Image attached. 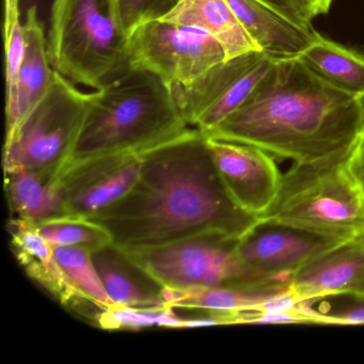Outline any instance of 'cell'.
<instances>
[{"instance_id":"obj_1","label":"cell","mask_w":364,"mask_h":364,"mask_svg":"<svg viewBox=\"0 0 364 364\" xmlns=\"http://www.w3.org/2000/svg\"><path fill=\"white\" fill-rule=\"evenodd\" d=\"M120 248H150L208 232L240 238L259 225L228 195L208 149L195 127L144 153L134 186L88 217Z\"/></svg>"},{"instance_id":"obj_16","label":"cell","mask_w":364,"mask_h":364,"mask_svg":"<svg viewBox=\"0 0 364 364\" xmlns=\"http://www.w3.org/2000/svg\"><path fill=\"white\" fill-rule=\"evenodd\" d=\"M112 306L136 309L170 308L164 287L114 244L92 253Z\"/></svg>"},{"instance_id":"obj_20","label":"cell","mask_w":364,"mask_h":364,"mask_svg":"<svg viewBox=\"0 0 364 364\" xmlns=\"http://www.w3.org/2000/svg\"><path fill=\"white\" fill-rule=\"evenodd\" d=\"M5 189L12 218L37 223L63 215L58 186L48 184L35 172L18 169L5 174Z\"/></svg>"},{"instance_id":"obj_23","label":"cell","mask_w":364,"mask_h":364,"mask_svg":"<svg viewBox=\"0 0 364 364\" xmlns=\"http://www.w3.org/2000/svg\"><path fill=\"white\" fill-rule=\"evenodd\" d=\"M55 257L74 287L102 309L112 306L93 262L92 252L78 247H53Z\"/></svg>"},{"instance_id":"obj_27","label":"cell","mask_w":364,"mask_h":364,"mask_svg":"<svg viewBox=\"0 0 364 364\" xmlns=\"http://www.w3.org/2000/svg\"><path fill=\"white\" fill-rule=\"evenodd\" d=\"M264 5L274 10L283 18L306 31H313L312 21L314 20L306 0H259Z\"/></svg>"},{"instance_id":"obj_11","label":"cell","mask_w":364,"mask_h":364,"mask_svg":"<svg viewBox=\"0 0 364 364\" xmlns=\"http://www.w3.org/2000/svg\"><path fill=\"white\" fill-rule=\"evenodd\" d=\"M206 141L219 178L234 203L253 216L265 212L276 197L282 176L269 153L210 136H206Z\"/></svg>"},{"instance_id":"obj_18","label":"cell","mask_w":364,"mask_h":364,"mask_svg":"<svg viewBox=\"0 0 364 364\" xmlns=\"http://www.w3.org/2000/svg\"><path fill=\"white\" fill-rule=\"evenodd\" d=\"M161 20L196 27L210 33L225 50V61L261 52L227 0H178L176 7Z\"/></svg>"},{"instance_id":"obj_3","label":"cell","mask_w":364,"mask_h":364,"mask_svg":"<svg viewBox=\"0 0 364 364\" xmlns=\"http://www.w3.org/2000/svg\"><path fill=\"white\" fill-rule=\"evenodd\" d=\"M189 129L168 85L150 72L127 68L97 90L67 167L105 155L144 152Z\"/></svg>"},{"instance_id":"obj_25","label":"cell","mask_w":364,"mask_h":364,"mask_svg":"<svg viewBox=\"0 0 364 364\" xmlns=\"http://www.w3.org/2000/svg\"><path fill=\"white\" fill-rule=\"evenodd\" d=\"M178 0H114L117 21L127 39L146 23L161 20Z\"/></svg>"},{"instance_id":"obj_29","label":"cell","mask_w":364,"mask_h":364,"mask_svg":"<svg viewBox=\"0 0 364 364\" xmlns=\"http://www.w3.org/2000/svg\"><path fill=\"white\" fill-rule=\"evenodd\" d=\"M357 300L350 306L326 313L330 325H364V299Z\"/></svg>"},{"instance_id":"obj_13","label":"cell","mask_w":364,"mask_h":364,"mask_svg":"<svg viewBox=\"0 0 364 364\" xmlns=\"http://www.w3.org/2000/svg\"><path fill=\"white\" fill-rule=\"evenodd\" d=\"M8 232L12 252L27 276L61 306L97 323L104 309L85 298L72 285L55 257L54 248L40 235L36 223L11 217Z\"/></svg>"},{"instance_id":"obj_30","label":"cell","mask_w":364,"mask_h":364,"mask_svg":"<svg viewBox=\"0 0 364 364\" xmlns=\"http://www.w3.org/2000/svg\"><path fill=\"white\" fill-rule=\"evenodd\" d=\"M20 0H4V31L20 18Z\"/></svg>"},{"instance_id":"obj_31","label":"cell","mask_w":364,"mask_h":364,"mask_svg":"<svg viewBox=\"0 0 364 364\" xmlns=\"http://www.w3.org/2000/svg\"><path fill=\"white\" fill-rule=\"evenodd\" d=\"M306 3L311 14L315 18L316 16L327 14L331 8L333 0H306Z\"/></svg>"},{"instance_id":"obj_28","label":"cell","mask_w":364,"mask_h":364,"mask_svg":"<svg viewBox=\"0 0 364 364\" xmlns=\"http://www.w3.org/2000/svg\"><path fill=\"white\" fill-rule=\"evenodd\" d=\"M363 112V124L346 161V170L364 198V95L358 97Z\"/></svg>"},{"instance_id":"obj_6","label":"cell","mask_w":364,"mask_h":364,"mask_svg":"<svg viewBox=\"0 0 364 364\" xmlns=\"http://www.w3.org/2000/svg\"><path fill=\"white\" fill-rule=\"evenodd\" d=\"M238 240L208 232L161 246L121 249L164 289H287L291 276L250 267L238 253Z\"/></svg>"},{"instance_id":"obj_17","label":"cell","mask_w":364,"mask_h":364,"mask_svg":"<svg viewBox=\"0 0 364 364\" xmlns=\"http://www.w3.org/2000/svg\"><path fill=\"white\" fill-rule=\"evenodd\" d=\"M227 3L261 52L276 58L299 56L316 33L299 28L259 0Z\"/></svg>"},{"instance_id":"obj_8","label":"cell","mask_w":364,"mask_h":364,"mask_svg":"<svg viewBox=\"0 0 364 364\" xmlns=\"http://www.w3.org/2000/svg\"><path fill=\"white\" fill-rule=\"evenodd\" d=\"M223 61L225 50L210 33L167 21L142 25L127 42L129 69L150 72L170 88L191 84Z\"/></svg>"},{"instance_id":"obj_9","label":"cell","mask_w":364,"mask_h":364,"mask_svg":"<svg viewBox=\"0 0 364 364\" xmlns=\"http://www.w3.org/2000/svg\"><path fill=\"white\" fill-rule=\"evenodd\" d=\"M274 57L250 53L223 61L187 86L171 88L189 127L208 134L233 114L272 69Z\"/></svg>"},{"instance_id":"obj_15","label":"cell","mask_w":364,"mask_h":364,"mask_svg":"<svg viewBox=\"0 0 364 364\" xmlns=\"http://www.w3.org/2000/svg\"><path fill=\"white\" fill-rule=\"evenodd\" d=\"M26 50L24 61L6 97V140L10 139L31 110L42 101L55 77L48 53V39L37 7L27 10L23 24Z\"/></svg>"},{"instance_id":"obj_10","label":"cell","mask_w":364,"mask_h":364,"mask_svg":"<svg viewBox=\"0 0 364 364\" xmlns=\"http://www.w3.org/2000/svg\"><path fill=\"white\" fill-rule=\"evenodd\" d=\"M144 152L105 155L68 166L56 182L63 215L92 217L127 195L139 176Z\"/></svg>"},{"instance_id":"obj_24","label":"cell","mask_w":364,"mask_h":364,"mask_svg":"<svg viewBox=\"0 0 364 364\" xmlns=\"http://www.w3.org/2000/svg\"><path fill=\"white\" fill-rule=\"evenodd\" d=\"M174 309H136L110 306L100 314L95 325L104 330H139L142 328H183L184 318Z\"/></svg>"},{"instance_id":"obj_22","label":"cell","mask_w":364,"mask_h":364,"mask_svg":"<svg viewBox=\"0 0 364 364\" xmlns=\"http://www.w3.org/2000/svg\"><path fill=\"white\" fill-rule=\"evenodd\" d=\"M36 227L52 247H78L93 253L114 244L109 232L88 217L59 215L39 221Z\"/></svg>"},{"instance_id":"obj_2","label":"cell","mask_w":364,"mask_h":364,"mask_svg":"<svg viewBox=\"0 0 364 364\" xmlns=\"http://www.w3.org/2000/svg\"><path fill=\"white\" fill-rule=\"evenodd\" d=\"M362 124L357 97L321 80L299 56L274 57L272 69L248 99L204 135L309 163L350 149Z\"/></svg>"},{"instance_id":"obj_7","label":"cell","mask_w":364,"mask_h":364,"mask_svg":"<svg viewBox=\"0 0 364 364\" xmlns=\"http://www.w3.org/2000/svg\"><path fill=\"white\" fill-rule=\"evenodd\" d=\"M95 92H84L55 71L46 97L4 146V171L35 172L48 184H56L69 164Z\"/></svg>"},{"instance_id":"obj_12","label":"cell","mask_w":364,"mask_h":364,"mask_svg":"<svg viewBox=\"0 0 364 364\" xmlns=\"http://www.w3.org/2000/svg\"><path fill=\"white\" fill-rule=\"evenodd\" d=\"M343 242L285 225L259 223L238 240L237 250L242 261L259 272L291 276Z\"/></svg>"},{"instance_id":"obj_5","label":"cell","mask_w":364,"mask_h":364,"mask_svg":"<svg viewBox=\"0 0 364 364\" xmlns=\"http://www.w3.org/2000/svg\"><path fill=\"white\" fill-rule=\"evenodd\" d=\"M127 39L114 0H54L48 53L50 65L70 82L100 90L127 65Z\"/></svg>"},{"instance_id":"obj_21","label":"cell","mask_w":364,"mask_h":364,"mask_svg":"<svg viewBox=\"0 0 364 364\" xmlns=\"http://www.w3.org/2000/svg\"><path fill=\"white\" fill-rule=\"evenodd\" d=\"M284 289L272 291L201 287L178 291L164 289V297L168 306L174 310L183 309L203 312H244L257 311L270 297Z\"/></svg>"},{"instance_id":"obj_26","label":"cell","mask_w":364,"mask_h":364,"mask_svg":"<svg viewBox=\"0 0 364 364\" xmlns=\"http://www.w3.org/2000/svg\"><path fill=\"white\" fill-rule=\"evenodd\" d=\"M6 52V86L14 84L18 71L24 61L26 42H25L24 29L21 18L14 21L7 31H4Z\"/></svg>"},{"instance_id":"obj_19","label":"cell","mask_w":364,"mask_h":364,"mask_svg":"<svg viewBox=\"0 0 364 364\" xmlns=\"http://www.w3.org/2000/svg\"><path fill=\"white\" fill-rule=\"evenodd\" d=\"M299 57L328 84L353 97H363L364 48L338 43L316 31Z\"/></svg>"},{"instance_id":"obj_4","label":"cell","mask_w":364,"mask_h":364,"mask_svg":"<svg viewBox=\"0 0 364 364\" xmlns=\"http://www.w3.org/2000/svg\"><path fill=\"white\" fill-rule=\"evenodd\" d=\"M351 148L317 161L294 163L281 176L270 205L257 216L259 223L345 242L364 237V198L346 170Z\"/></svg>"},{"instance_id":"obj_14","label":"cell","mask_w":364,"mask_h":364,"mask_svg":"<svg viewBox=\"0 0 364 364\" xmlns=\"http://www.w3.org/2000/svg\"><path fill=\"white\" fill-rule=\"evenodd\" d=\"M287 289L304 301L340 295L364 299V237L343 242L298 268Z\"/></svg>"}]
</instances>
